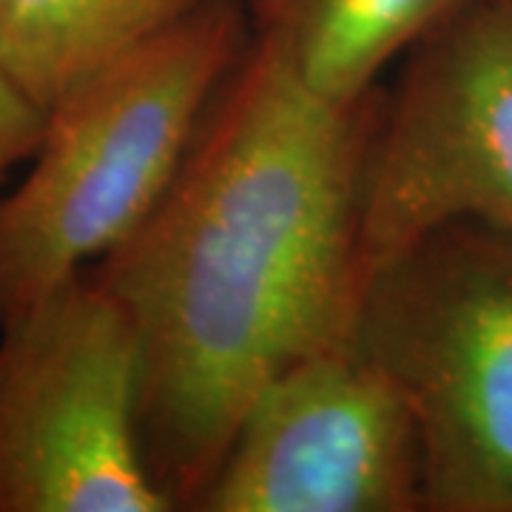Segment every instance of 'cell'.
Masks as SVG:
<instances>
[{
	"label": "cell",
	"mask_w": 512,
	"mask_h": 512,
	"mask_svg": "<svg viewBox=\"0 0 512 512\" xmlns=\"http://www.w3.org/2000/svg\"><path fill=\"white\" fill-rule=\"evenodd\" d=\"M382 109L384 86L316 97L251 37L163 200L86 271L137 336L143 447L174 512L191 510L256 390L353 333Z\"/></svg>",
	"instance_id": "1"
},
{
	"label": "cell",
	"mask_w": 512,
	"mask_h": 512,
	"mask_svg": "<svg viewBox=\"0 0 512 512\" xmlns=\"http://www.w3.org/2000/svg\"><path fill=\"white\" fill-rule=\"evenodd\" d=\"M248 43L245 0H202L49 109L23 180L0 197V322L157 208Z\"/></svg>",
	"instance_id": "2"
},
{
	"label": "cell",
	"mask_w": 512,
	"mask_h": 512,
	"mask_svg": "<svg viewBox=\"0 0 512 512\" xmlns=\"http://www.w3.org/2000/svg\"><path fill=\"white\" fill-rule=\"evenodd\" d=\"M353 336L416 419L424 512H512V234L410 242L367 274Z\"/></svg>",
	"instance_id": "3"
},
{
	"label": "cell",
	"mask_w": 512,
	"mask_h": 512,
	"mask_svg": "<svg viewBox=\"0 0 512 512\" xmlns=\"http://www.w3.org/2000/svg\"><path fill=\"white\" fill-rule=\"evenodd\" d=\"M0 512H174L140 430V348L89 274L0 322Z\"/></svg>",
	"instance_id": "4"
},
{
	"label": "cell",
	"mask_w": 512,
	"mask_h": 512,
	"mask_svg": "<svg viewBox=\"0 0 512 512\" xmlns=\"http://www.w3.org/2000/svg\"><path fill=\"white\" fill-rule=\"evenodd\" d=\"M512 234V0H476L402 57L362 183V276L433 228Z\"/></svg>",
	"instance_id": "5"
},
{
	"label": "cell",
	"mask_w": 512,
	"mask_h": 512,
	"mask_svg": "<svg viewBox=\"0 0 512 512\" xmlns=\"http://www.w3.org/2000/svg\"><path fill=\"white\" fill-rule=\"evenodd\" d=\"M188 512H424L399 384L353 333L305 353L242 407Z\"/></svg>",
	"instance_id": "6"
},
{
	"label": "cell",
	"mask_w": 512,
	"mask_h": 512,
	"mask_svg": "<svg viewBox=\"0 0 512 512\" xmlns=\"http://www.w3.org/2000/svg\"><path fill=\"white\" fill-rule=\"evenodd\" d=\"M476 0H245L251 37L328 103L379 89L382 72Z\"/></svg>",
	"instance_id": "7"
},
{
	"label": "cell",
	"mask_w": 512,
	"mask_h": 512,
	"mask_svg": "<svg viewBox=\"0 0 512 512\" xmlns=\"http://www.w3.org/2000/svg\"><path fill=\"white\" fill-rule=\"evenodd\" d=\"M202 0H0V74L40 109L191 15Z\"/></svg>",
	"instance_id": "8"
},
{
	"label": "cell",
	"mask_w": 512,
	"mask_h": 512,
	"mask_svg": "<svg viewBox=\"0 0 512 512\" xmlns=\"http://www.w3.org/2000/svg\"><path fill=\"white\" fill-rule=\"evenodd\" d=\"M46 117L49 111L40 109L6 74H0V183L12 168L29 163L43 137Z\"/></svg>",
	"instance_id": "9"
}]
</instances>
